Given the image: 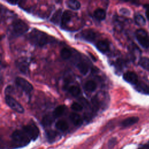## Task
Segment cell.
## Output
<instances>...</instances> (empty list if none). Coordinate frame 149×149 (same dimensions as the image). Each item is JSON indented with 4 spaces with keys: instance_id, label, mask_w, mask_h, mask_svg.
I'll return each instance as SVG.
<instances>
[{
    "instance_id": "d4e9b609",
    "label": "cell",
    "mask_w": 149,
    "mask_h": 149,
    "mask_svg": "<svg viewBox=\"0 0 149 149\" xmlns=\"http://www.w3.org/2000/svg\"><path fill=\"white\" fill-rule=\"evenodd\" d=\"M139 65L144 69L149 71V58L142 57L139 61Z\"/></svg>"
},
{
    "instance_id": "5bb4252c",
    "label": "cell",
    "mask_w": 149,
    "mask_h": 149,
    "mask_svg": "<svg viewBox=\"0 0 149 149\" xmlns=\"http://www.w3.org/2000/svg\"><path fill=\"white\" fill-rule=\"evenodd\" d=\"M62 10L61 9H58L55 12V13L53 14L51 18V22L55 24H58L61 22V19H62Z\"/></svg>"
},
{
    "instance_id": "f546056e",
    "label": "cell",
    "mask_w": 149,
    "mask_h": 149,
    "mask_svg": "<svg viewBox=\"0 0 149 149\" xmlns=\"http://www.w3.org/2000/svg\"><path fill=\"white\" fill-rule=\"evenodd\" d=\"M91 102L94 108L95 109V110H97L100 107V102L98 99V97H97V96L93 97L91 100Z\"/></svg>"
},
{
    "instance_id": "484cf974",
    "label": "cell",
    "mask_w": 149,
    "mask_h": 149,
    "mask_svg": "<svg viewBox=\"0 0 149 149\" xmlns=\"http://www.w3.org/2000/svg\"><path fill=\"white\" fill-rule=\"evenodd\" d=\"M69 92L73 97H77L81 93L80 88L76 86H71L69 87Z\"/></svg>"
},
{
    "instance_id": "83f0119b",
    "label": "cell",
    "mask_w": 149,
    "mask_h": 149,
    "mask_svg": "<svg viewBox=\"0 0 149 149\" xmlns=\"http://www.w3.org/2000/svg\"><path fill=\"white\" fill-rule=\"evenodd\" d=\"M134 21L136 22V23L140 26H144L146 24V20L144 18V17L143 16H141V15L137 14L136 15H135L134 16Z\"/></svg>"
},
{
    "instance_id": "ffe728a7",
    "label": "cell",
    "mask_w": 149,
    "mask_h": 149,
    "mask_svg": "<svg viewBox=\"0 0 149 149\" xmlns=\"http://www.w3.org/2000/svg\"><path fill=\"white\" fill-rule=\"evenodd\" d=\"M136 88L138 91L140 93L149 94V86L145 83H137L136 87Z\"/></svg>"
},
{
    "instance_id": "1f68e13d",
    "label": "cell",
    "mask_w": 149,
    "mask_h": 149,
    "mask_svg": "<svg viewBox=\"0 0 149 149\" xmlns=\"http://www.w3.org/2000/svg\"><path fill=\"white\" fill-rule=\"evenodd\" d=\"M144 7L146 8V16L147 17V18H149V3L147 4H145Z\"/></svg>"
},
{
    "instance_id": "f1b7e54d",
    "label": "cell",
    "mask_w": 149,
    "mask_h": 149,
    "mask_svg": "<svg viewBox=\"0 0 149 149\" xmlns=\"http://www.w3.org/2000/svg\"><path fill=\"white\" fill-rule=\"evenodd\" d=\"M71 108L72 110L74 111H81L83 110V107L82 105H81L80 103L74 102H73L72 105H71Z\"/></svg>"
},
{
    "instance_id": "8fae6325",
    "label": "cell",
    "mask_w": 149,
    "mask_h": 149,
    "mask_svg": "<svg viewBox=\"0 0 149 149\" xmlns=\"http://www.w3.org/2000/svg\"><path fill=\"white\" fill-rule=\"evenodd\" d=\"M72 17V13L69 10H65L62 13V19H61V25L62 27L66 26L68 23L71 20Z\"/></svg>"
},
{
    "instance_id": "8992f818",
    "label": "cell",
    "mask_w": 149,
    "mask_h": 149,
    "mask_svg": "<svg viewBox=\"0 0 149 149\" xmlns=\"http://www.w3.org/2000/svg\"><path fill=\"white\" fill-rule=\"evenodd\" d=\"M5 100L6 104L13 110L15 111L18 113H23L24 108L22 105L17 101L14 98L11 97L10 95H6L5 97Z\"/></svg>"
},
{
    "instance_id": "836d02e7",
    "label": "cell",
    "mask_w": 149,
    "mask_h": 149,
    "mask_svg": "<svg viewBox=\"0 0 149 149\" xmlns=\"http://www.w3.org/2000/svg\"><path fill=\"white\" fill-rule=\"evenodd\" d=\"M8 3H11V4H15V3H17V2L16 1H13V2H12V1H7Z\"/></svg>"
},
{
    "instance_id": "30bf717a",
    "label": "cell",
    "mask_w": 149,
    "mask_h": 149,
    "mask_svg": "<svg viewBox=\"0 0 149 149\" xmlns=\"http://www.w3.org/2000/svg\"><path fill=\"white\" fill-rule=\"evenodd\" d=\"M96 47L102 53H105L109 49V44L107 40H100L96 44Z\"/></svg>"
},
{
    "instance_id": "7c38bea8",
    "label": "cell",
    "mask_w": 149,
    "mask_h": 149,
    "mask_svg": "<svg viewBox=\"0 0 149 149\" xmlns=\"http://www.w3.org/2000/svg\"><path fill=\"white\" fill-rule=\"evenodd\" d=\"M28 62L24 59H22V60L19 59L16 62V66L19 70L23 73H27L28 70Z\"/></svg>"
},
{
    "instance_id": "9a60e30c",
    "label": "cell",
    "mask_w": 149,
    "mask_h": 149,
    "mask_svg": "<svg viewBox=\"0 0 149 149\" xmlns=\"http://www.w3.org/2000/svg\"><path fill=\"white\" fill-rule=\"evenodd\" d=\"M139 118L137 116H132V117H129L125 119H124L122 123H121V125L123 127H128V126H130L135 123H136L138 121H139Z\"/></svg>"
},
{
    "instance_id": "e0dca14e",
    "label": "cell",
    "mask_w": 149,
    "mask_h": 149,
    "mask_svg": "<svg viewBox=\"0 0 149 149\" xmlns=\"http://www.w3.org/2000/svg\"><path fill=\"white\" fill-rule=\"evenodd\" d=\"M94 16L97 20L101 21L105 19L106 12L102 8H97L94 12Z\"/></svg>"
},
{
    "instance_id": "ac0fdd59",
    "label": "cell",
    "mask_w": 149,
    "mask_h": 149,
    "mask_svg": "<svg viewBox=\"0 0 149 149\" xmlns=\"http://www.w3.org/2000/svg\"><path fill=\"white\" fill-rule=\"evenodd\" d=\"M66 109V107L64 105H58L55 108V109L53 111L52 115L55 118H59L64 113Z\"/></svg>"
},
{
    "instance_id": "cb8c5ba5",
    "label": "cell",
    "mask_w": 149,
    "mask_h": 149,
    "mask_svg": "<svg viewBox=\"0 0 149 149\" xmlns=\"http://www.w3.org/2000/svg\"><path fill=\"white\" fill-rule=\"evenodd\" d=\"M72 55V52L71 50L68 48H63L61 51V56L64 59H69Z\"/></svg>"
},
{
    "instance_id": "d590c367",
    "label": "cell",
    "mask_w": 149,
    "mask_h": 149,
    "mask_svg": "<svg viewBox=\"0 0 149 149\" xmlns=\"http://www.w3.org/2000/svg\"><path fill=\"white\" fill-rule=\"evenodd\" d=\"M148 149H149V143H148Z\"/></svg>"
},
{
    "instance_id": "44dd1931",
    "label": "cell",
    "mask_w": 149,
    "mask_h": 149,
    "mask_svg": "<svg viewBox=\"0 0 149 149\" xmlns=\"http://www.w3.org/2000/svg\"><path fill=\"white\" fill-rule=\"evenodd\" d=\"M67 6L73 10H77L80 8V3L77 1L69 0L66 1Z\"/></svg>"
},
{
    "instance_id": "52a82bcc",
    "label": "cell",
    "mask_w": 149,
    "mask_h": 149,
    "mask_svg": "<svg viewBox=\"0 0 149 149\" xmlns=\"http://www.w3.org/2000/svg\"><path fill=\"white\" fill-rule=\"evenodd\" d=\"M16 85L26 93H30L33 90V87L30 82L21 77H17L15 79Z\"/></svg>"
},
{
    "instance_id": "ba28073f",
    "label": "cell",
    "mask_w": 149,
    "mask_h": 149,
    "mask_svg": "<svg viewBox=\"0 0 149 149\" xmlns=\"http://www.w3.org/2000/svg\"><path fill=\"white\" fill-rule=\"evenodd\" d=\"M123 78L126 81L132 84L137 85L138 83V76L133 72H131V71L126 72L123 74Z\"/></svg>"
},
{
    "instance_id": "7a4b0ae2",
    "label": "cell",
    "mask_w": 149,
    "mask_h": 149,
    "mask_svg": "<svg viewBox=\"0 0 149 149\" xmlns=\"http://www.w3.org/2000/svg\"><path fill=\"white\" fill-rule=\"evenodd\" d=\"M12 139L17 146H26L30 141V139L23 129L16 130L13 132L12 134Z\"/></svg>"
},
{
    "instance_id": "4316f807",
    "label": "cell",
    "mask_w": 149,
    "mask_h": 149,
    "mask_svg": "<svg viewBox=\"0 0 149 149\" xmlns=\"http://www.w3.org/2000/svg\"><path fill=\"white\" fill-rule=\"evenodd\" d=\"M46 136L48 141L52 142L58 137V133L54 130H48L46 133Z\"/></svg>"
},
{
    "instance_id": "d6a6232c",
    "label": "cell",
    "mask_w": 149,
    "mask_h": 149,
    "mask_svg": "<svg viewBox=\"0 0 149 149\" xmlns=\"http://www.w3.org/2000/svg\"><path fill=\"white\" fill-rule=\"evenodd\" d=\"M120 12L124 15H129L130 12L127 9H125V8H122L120 9Z\"/></svg>"
},
{
    "instance_id": "9c48e42d",
    "label": "cell",
    "mask_w": 149,
    "mask_h": 149,
    "mask_svg": "<svg viewBox=\"0 0 149 149\" xmlns=\"http://www.w3.org/2000/svg\"><path fill=\"white\" fill-rule=\"evenodd\" d=\"M81 37L87 41L92 42L96 38V33L92 30L87 29L81 33Z\"/></svg>"
},
{
    "instance_id": "603a6c76",
    "label": "cell",
    "mask_w": 149,
    "mask_h": 149,
    "mask_svg": "<svg viewBox=\"0 0 149 149\" xmlns=\"http://www.w3.org/2000/svg\"><path fill=\"white\" fill-rule=\"evenodd\" d=\"M97 88V84L93 80H88L84 84V88L86 91L93 92Z\"/></svg>"
},
{
    "instance_id": "3957f363",
    "label": "cell",
    "mask_w": 149,
    "mask_h": 149,
    "mask_svg": "<svg viewBox=\"0 0 149 149\" xmlns=\"http://www.w3.org/2000/svg\"><path fill=\"white\" fill-rule=\"evenodd\" d=\"M11 28L12 34L16 36L22 35L29 30L27 24L21 19L15 20L12 23Z\"/></svg>"
},
{
    "instance_id": "6da1fadb",
    "label": "cell",
    "mask_w": 149,
    "mask_h": 149,
    "mask_svg": "<svg viewBox=\"0 0 149 149\" xmlns=\"http://www.w3.org/2000/svg\"><path fill=\"white\" fill-rule=\"evenodd\" d=\"M27 38L31 44L38 47H43L55 41L52 37L35 29L30 33Z\"/></svg>"
},
{
    "instance_id": "e575fe53",
    "label": "cell",
    "mask_w": 149,
    "mask_h": 149,
    "mask_svg": "<svg viewBox=\"0 0 149 149\" xmlns=\"http://www.w3.org/2000/svg\"><path fill=\"white\" fill-rule=\"evenodd\" d=\"M87 102H86V103H84V104H88V103H87ZM82 103L84 104V101H83V102H82Z\"/></svg>"
},
{
    "instance_id": "4fadbf2b",
    "label": "cell",
    "mask_w": 149,
    "mask_h": 149,
    "mask_svg": "<svg viewBox=\"0 0 149 149\" xmlns=\"http://www.w3.org/2000/svg\"><path fill=\"white\" fill-rule=\"evenodd\" d=\"M69 118L75 126H80L83 123V119L77 113L73 112L69 115Z\"/></svg>"
},
{
    "instance_id": "7402d4cb",
    "label": "cell",
    "mask_w": 149,
    "mask_h": 149,
    "mask_svg": "<svg viewBox=\"0 0 149 149\" xmlns=\"http://www.w3.org/2000/svg\"><path fill=\"white\" fill-rule=\"evenodd\" d=\"M55 127H56L57 129H58L61 131L64 132V131H66V130H68V129L69 127V125L66 121H65L63 120H59L56 123Z\"/></svg>"
},
{
    "instance_id": "277c9868",
    "label": "cell",
    "mask_w": 149,
    "mask_h": 149,
    "mask_svg": "<svg viewBox=\"0 0 149 149\" xmlns=\"http://www.w3.org/2000/svg\"><path fill=\"white\" fill-rule=\"evenodd\" d=\"M136 38L139 43L144 48L149 47V35L143 29H138L135 32Z\"/></svg>"
},
{
    "instance_id": "d6986e66",
    "label": "cell",
    "mask_w": 149,
    "mask_h": 149,
    "mask_svg": "<svg viewBox=\"0 0 149 149\" xmlns=\"http://www.w3.org/2000/svg\"><path fill=\"white\" fill-rule=\"evenodd\" d=\"M55 119V118L52 115L48 114L45 115L42 119L41 123L44 126H49L52 125V123L54 122Z\"/></svg>"
},
{
    "instance_id": "4dcf8cb0",
    "label": "cell",
    "mask_w": 149,
    "mask_h": 149,
    "mask_svg": "<svg viewBox=\"0 0 149 149\" xmlns=\"http://www.w3.org/2000/svg\"><path fill=\"white\" fill-rule=\"evenodd\" d=\"M116 143V139H111L109 141V143H108V147H113L115 144Z\"/></svg>"
},
{
    "instance_id": "2e32d148",
    "label": "cell",
    "mask_w": 149,
    "mask_h": 149,
    "mask_svg": "<svg viewBox=\"0 0 149 149\" xmlns=\"http://www.w3.org/2000/svg\"><path fill=\"white\" fill-rule=\"evenodd\" d=\"M76 67L79 70V72L83 75H86L88 72L89 68H88V64L85 62H83V61L79 62L76 64Z\"/></svg>"
},
{
    "instance_id": "5b68a950",
    "label": "cell",
    "mask_w": 149,
    "mask_h": 149,
    "mask_svg": "<svg viewBox=\"0 0 149 149\" xmlns=\"http://www.w3.org/2000/svg\"><path fill=\"white\" fill-rule=\"evenodd\" d=\"M22 129L27 134L30 140H36L38 138L39 134V130L37 126L33 122L24 126Z\"/></svg>"
}]
</instances>
